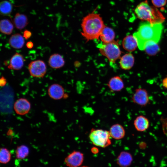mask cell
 Segmentation results:
<instances>
[{"instance_id":"cell-11","label":"cell","mask_w":167,"mask_h":167,"mask_svg":"<svg viewBox=\"0 0 167 167\" xmlns=\"http://www.w3.org/2000/svg\"><path fill=\"white\" fill-rule=\"evenodd\" d=\"M24 58L21 54L15 53L10 59L7 67L10 69L15 70H20L24 65Z\"/></svg>"},{"instance_id":"cell-28","label":"cell","mask_w":167,"mask_h":167,"mask_svg":"<svg viewBox=\"0 0 167 167\" xmlns=\"http://www.w3.org/2000/svg\"><path fill=\"white\" fill-rule=\"evenodd\" d=\"M32 35V32L29 30H25L24 31L23 36L26 40L29 39L31 37Z\"/></svg>"},{"instance_id":"cell-5","label":"cell","mask_w":167,"mask_h":167,"mask_svg":"<svg viewBox=\"0 0 167 167\" xmlns=\"http://www.w3.org/2000/svg\"><path fill=\"white\" fill-rule=\"evenodd\" d=\"M109 131L101 129H92L89 135L90 140L94 145L105 148L111 144Z\"/></svg>"},{"instance_id":"cell-3","label":"cell","mask_w":167,"mask_h":167,"mask_svg":"<svg viewBox=\"0 0 167 167\" xmlns=\"http://www.w3.org/2000/svg\"><path fill=\"white\" fill-rule=\"evenodd\" d=\"M135 12L139 19L152 24L162 23L165 19L157 8L150 6L147 0L139 3L135 8Z\"/></svg>"},{"instance_id":"cell-20","label":"cell","mask_w":167,"mask_h":167,"mask_svg":"<svg viewBox=\"0 0 167 167\" xmlns=\"http://www.w3.org/2000/svg\"><path fill=\"white\" fill-rule=\"evenodd\" d=\"M134 58L131 53H127L122 56L120 59V65L123 69L127 70L131 69L133 66Z\"/></svg>"},{"instance_id":"cell-18","label":"cell","mask_w":167,"mask_h":167,"mask_svg":"<svg viewBox=\"0 0 167 167\" xmlns=\"http://www.w3.org/2000/svg\"><path fill=\"white\" fill-rule=\"evenodd\" d=\"M9 43L10 46L14 49H21L23 47L25 43L24 38L19 33L14 34L12 35L9 38Z\"/></svg>"},{"instance_id":"cell-26","label":"cell","mask_w":167,"mask_h":167,"mask_svg":"<svg viewBox=\"0 0 167 167\" xmlns=\"http://www.w3.org/2000/svg\"><path fill=\"white\" fill-rule=\"evenodd\" d=\"M11 155L9 150L6 148H1L0 150V162L3 164L8 163L11 160Z\"/></svg>"},{"instance_id":"cell-2","label":"cell","mask_w":167,"mask_h":167,"mask_svg":"<svg viewBox=\"0 0 167 167\" xmlns=\"http://www.w3.org/2000/svg\"><path fill=\"white\" fill-rule=\"evenodd\" d=\"M105 26L99 14L95 12L89 13L82 20L81 35L87 41L98 39Z\"/></svg>"},{"instance_id":"cell-30","label":"cell","mask_w":167,"mask_h":167,"mask_svg":"<svg viewBox=\"0 0 167 167\" xmlns=\"http://www.w3.org/2000/svg\"><path fill=\"white\" fill-rule=\"evenodd\" d=\"M33 46V43L31 41H28L26 44V46L29 49H31L32 48Z\"/></svg>"},{"instance_id":"cell-17","label":"cell","mask_w":167,"mask_h":167,"mask_svg":"<svg viewBox=\"0 0 167 167\" xmlns=\"http://www.w3.org/2000/svg\"><path fill=\"white\" fill-rule=\"evenodd\" d=\"M107 85L111 91L115 92L121 91L124 87L122 80L118 76L111 78L108 82Z\"/></svg>"},{"instance_id":"cell-31","label":"cell","mask_w":167,"mask_h":167,"mask_svg":"<svg viewBox=\"0 0 167 167\" xmlns=\"http://www.w3.org/2000/svg\"><path fill=\"white\" fill-rule=\"evenodd\" d=\"M162 84L165 88H167V77L163 79L162 81Z\"/></svg>"},{"instance_id":"cell-34","label":"cell","mask_w":167,"mask_h":167,"mask_svg":"<svg viewBox=\"0 0 167 167\" xmlns=\"http://www.w3.org/2000/svg\"></svg>"},{"instance_id":"cell-27","label":"cell","mask_w":167,"mask_h":167,"mask_svg":"<svg viewBox=\"0 0 167 167\" xmlns=\"http://www.w3.org/2000/svg\"><path fill=\"white\" fill-rule=\"evenodd\" d=\"M152 3L156 8H160L164 6L166 4L167 0H151Z\"/></svg>"},{"instance_id":"cell-25","label":"cell","mask_w":167,"mask_h":167,"mask_svg":"<svg viewBox=\"0 0 167 167\" xmlns=\"http://www.w3.org/2000/svg\"><path fill=\"white\" fill-rule=\"evenodd\" d=\"M29 150L26 145H22L17 147L16 150V156L17 159H23L28 155Z\"/></svg>"},{"instance_id":"cell-22","label":"cell","mask_w":167,"mask_h":167,"mask_svg":"<svg viewBox=\"0 0 167 167\" xmlns=\"http://www.w3.org/2000/svg\"><path fill=\"white\" fill-rule=\"evenodd\" d=\"M14 29V25L8 19L1 20L0 22V30L2 33L9 35L11 34Z\"/></svg>"},{"instance_id":"cell-13","label":"cell","mask_w":167,"mask_h":167,"mask_svg":"<svg viewBox=\"0 0 167 167\" xmlns=\"http://www.w3.org/2000/svg\"><path fill=\"white\" fill-rule=\"evenodd\" d=\"M109 132L111 137L116 140H119L123 138L126 133L123 127L118 123L110 127Z\"/></svg>"},{"instance_id":"cell-14","label":"cell","mask_w":167,"mask_h":167,"mask_svg":"<svg viewBox=\"0 0 167 167\" xmlns=\"http://www.w3.org/2000/svg\"><path fill=\"white\" fill-rule=\"evenodd\" d=\"M134 125L137 131L143 132L148 129L149 126V122L146 117L141 115L137 116L135 119Z\"/></svg>"},{"instance_id":"cell-9","label":"cell","mask_w":167,"mask_h":167,"mask_svg":"<svg viewBox=\"0 0 167 167\" xmlns=\"http://www.w3.org/2000/svg\"><path fill=\"white\" fill-rule=\"evenodd\" d=\"M31 107L30 103L27 99L20 98L15 103L14 109L16 113L19 115H23L28 113Z\"/></svg>"},{"instance_id":"cell-23","label":"cell","mask_w":167,"mask_h":167,"mask_svg":"<svg viewBox=\"0 0 167 167\" xmlns=\"http://www.w3.org/2000/svg\"><path fill=\"white\" fill-rule=\"evenodd\" d=\"M13 5L9 1L3 0L0 4V11L1 14L4 16H9L12 12Z\"/></svg>"},{"instance_id":"cell-8","label":"cell","mask_w":167,"mask_h":167,"mask_svg":"<svg viewBox=\"0 0 167 167\" xmlns=\"http://www.w3.org/2000/svg\"><path fill=\"white\" fill-rule=\"evenodd\" d=\"M84 160V155L82 152L74 151L65 158L64 161L69 167H78L82 165Z\"/></svg>"},{"instance_id":"cell-32","label":"cell","mask_w":167,"mask_h":167,"mask_svg":"<svg viewBox=\"0 0 167 167\" xmlns=\"http://www.w3.org/2000/svg\"><path fill=\"white\" fill-rule=\"evenodd\" d=\"M92 152L94 153H96L98 152V149L96 147H94L91 149Z\"/></svg>"},{"instance_id":"cell-12","label":"cell","mask_w":167,"mask_h":167,"mask_svg":"<svg viewBox=\"0 0 167 167\" xmlns=\"http://www.w3.org/2000/svg\"><path fill=\"white\" fill-rule=\"evenodd\" d=\"M133 161L131 154L126 151H122L119 154L117 159V163L120 167H128Z\"/></svg>"},{"instance_id":"cell-24","label":"cell","mask_w":167,"mask_h":167,"mask_svg":"<svg viewBox=\"0 0 167 167\" xmlns=\"http://www.w3.org/2000/svg\"><path fill=\"white\" fill-rule=\"evenodd\" d=\"M157 44L153 41L147 43L144 49L147 54L150 55L156 54L160 50L159 47Z\"/></svg>"},{"instance_id":"cell-1","label":"cell","mask_w":167,"mask_h":167,"mask_svg":"<svg viewBox=\"0 0 167 167\" xmlns=\"http://www.w3.org/2000/svg\"><path fill=\"white\" fill-rule=\"evenodd\" d=\"M163 26L162 23L152 24L144 21L141 23L136 32L133 34L139 49L143 50L149 41L158 43L161 35Z\"/></svg>"},{"instance_id":"cell-19","label":"cell","mask_w":167,"mask_h":167,"mask_svg":"<svg viewBox=\"0 0 167 167\" xmlns=\"http://www.w3.org/2000/svg\"><path fill=\"white\" fill-rule=\"evenodd\" d=\"M13 24L18 29L21 30L28 24V19L27 16L24 14L16 13L13 19Z\"/></svg>"},{"instance_id":"cell-7","label":"cell","mask_w":167,"mask_h":167,"mask_svg":"<svg viewBox=\"0 0 167 167\" xmlns=\"http://www.w3.org/2000/svg\"><path fill=\"white\" fill-rule=\"evenodd\" d=\"M131 100L134 103L142 107L146 106L149 102L147 91L141 88L135 90Z\"/></svg>"},{"instance_id":"cell-10","label":"cell","mask_w":167,"mask_h":167,"mask_svg":"<svg viewBox=\"0 0 167 167\" xmlns=\"http://www.w3.org/2000/svg\"><path fill=\"white\" fill-rule=\"evenodd\" d=\"M48 92L50 97L56 100L62 99L65 95L63 88L61 85L57 84L51 85L48 89Z\"/></svg>"},{"instance_id":"cell-33","label":"cell","mask_w":167,"mask_h":167,"mask_svg":"<svg viewBox=\"0 0 167 167\" xmlns=\"http://www.w3.org/2000/svg\"><path fill=\"white\" fill-rule=\"evenodd\" d=\"M80 167H89L88 166H81Z\"/></svg>"},{"instance_id":"cell-4","label":"cell","mask_w":167,"mask_h":167,"mask_svg":"<svg viewBox=\"0 0 167 167\" xmlns=\"http://www.w3.org/2000/svg\"><path fill=\"white\" fill-rule=\"evenodd\" d=\"M98 47L101 54L106 57L111 63H114L122 54L118 41L99 44Z\"/></svg>"},{"instance_id":"cell-6","label":"cell","mask_w":167,"mask_h":167,"mask_svg":"<svg viewBox=\"0 0 167 167\" xmlns=\"http://www.w3.org/2000/svg\"><path fill=\"white\" fill-rule=\"evenodd\" d=\"M28 69L31 76L38 78H43L47 72L45 63L41 60L31 61L28 65Z\"/></svg>"},{"instance_id":"cell-21","label":"cell","mask_w":167,"mask_h":167,"mask_svg":"<svg viewBox=\"0 0 167 167\" xmlns=\"http://www.w3.org/2000/svg\"><path fill=\"white\" fill-rule=\"evenodd\" d=\"M122 45L123 48L129 52L135 50L138 46L137 40L133 35H128L124 37Z\"/></svg>"},{"instance_id":"cell-15","label":"cell","mask_w":167,"mask_h":167,"mask_svg":"<svg viewBox=\"0 0 167 167\" xmlns=\"http://www.w3.org/2000/svg\"><path fill=\"white\" fill-rule=\"evenodd\" d=\"M115 33L111 28L105 26L102 30L100 38L103 43H108L114 41Z\"/></svg>"},{"instance_id":"cell-29","label":"cell","mask_w":167,"mask_h":167,"mask_svg":"<svg viewBox=\"0 0 167 167\" xmlns=\"http://www.w3.org/2000/svg\"><path fill=\"white\" fill-rule=\"evenodd\" d=\"M7 82L6 79L3 76L1 77L0 79V85L1 87L5 85Z\"/></svg>"},{"instance_id":"cell-16","label":"cell","mask_w":167,"mask_h":167,"mask_svg":"<svg viewBox=\"0 0 167 167\" xmlns=\"http://www.w3.org/2000/svg\"><path fill=\"white\" fill-rule=\"evenodd\" d=\"M65 62L62 56L58 54H54L50 56L48 60L50 66L54 69L61 68L65 64Z\"/></svg>"}]
</instances>
